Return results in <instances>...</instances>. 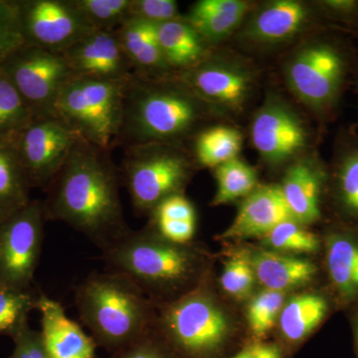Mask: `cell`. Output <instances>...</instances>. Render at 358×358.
<instances>
[{"label": "cell", "instance_id": "18", "mask_svg": "<svg viewBox=\"0 0 358 358\" xmlns=\"http://www.w3.org/2000/svg\"><path fill=\"white\" fill-rule=\"evenodd\" d=\"M294 220L280 185L258 186L245 197L224 239L266 236L279 224Z\"/></svg>", "mask_w": 358, "mask_h": 358}, {"label": "cell", "instance_id": "4", "mask_svg": "<svg viewBox=\"0 0 358 358\" xmlns=\"http://www.w3.org/2000/svg\"><path fill=\"white\" fill-rule=\"evenodd\" d=\"M105 270L133 280L155 305L189 294L201 272V257L189 244L166 241L150 228L129 232L102 253Z\"/></svg>", "mask_w": 358, "mask_h": 358}, {"label": "cell", "instance_id": "10", "mask_svg": "<svg viewBox=\"0 0 358 358\" xmlns=\"http://www.w3.org/2000/svg\"><path fill=\"white\" fill-rule=\"evenodd\" d=\"M43 201L29 203L0 222V287L31 289L44 240Z\"/></svg>", "mask_w": 358, "mask_h": 358}, {"label": "cell", "instance_id": "15", "mask_svg": "<svg viewBox=\"0 0 358 358\" xmlns=\"http://www.w3.org/2000/svg\"><path fill=\"white\" fill-rule=\"evenodd\" d=\"M319 15L324 14L317 4L273 0L254 6L240 27L239 36L247 44L261 48L280 46L310 29Z\"/></svg>", "mask_w": 358, "mask_h": 358}, {"label": "cell", "instance_id": "29", "mask_svg": "<svg viewBox=\"0 0 358 358\" xmlns=\"http://www.w3.org/2000/svg\"><path fill=\"white\" fill-rule=\"evenodd\" d=\"M217 190L211 204L214 206L245 199L258 187L256 169L239 157L214 169Z\"/></svg>", "mask_w": 358, "mask_h": 358}, {"label": "cell", "instance_id": "32", "mask_svg": "<svg viewBox=\"0 0 358 358\" xmlns=\"http://www.w3.org/2000/svg\"><path fill=\"white\" fill-rule=\"evenodd\" d=\"M336 181L339 204L358 221V141L348 143L338 155Z\"/></svg>", "mask_w": 358, "mask_h": 358}, {"label": "cell", "instance_id": "13", "mask_svg": "<svg viewBox=\"0 0 358 358\" xmlns=\"http://www.w3.org/2000/svg\"><path fill=\"white\" fill-rule=\"evenodd\" d=\"M250 136L261 159L271 166L300 159L310 143V134L301 115L278 96H268L257 110Z\"/></svg>", "mask_w": 358, "mask_h": 358}, {"label": "cell", "instance_id": "28", "mask_svg": "<svg viewBox=\"0 0 358 358\" xmlns=\"http://www.w3.org/2000/svg\"><path fill=\"white\" fill-rule=\"evenodd\" d=\"M329 305L324 296L307 294L294 296L284 305L280 313L282 336L296 343L307 338L326 317Z\"/></svg>", "mask_w": 358, "mask_h": 358}, {"label": "cell", "instance_id": "5", "mask_svg": "<svg viewBox=\"0 0 358 358\" xmlns=\"http://www.w3.org/2000/svg\"><path fill=\"white\" fill-rule=\"evenodd\" d=\"M122 150V183L134 210L141 215H150L164 199L182 194L199 166L183 143H141Z\"/></svg>", "mask_w": 358, "mask_h": 358}, {"label": "cell", "instance_id": "20", "mask_svg": "<svg viewBox=\"0 0 358 358\" xmlns=\"http://www.w3.org/2000/svg\"><path fill=\"white\" fill-rule=\"evenodd\" d=\"M115 34L133 65L134 75L148 79L174 75L160 46L157 25L129 18Z\"/></svg>", "mask_w": 358, "mask_h": 358}, {"label": "cell", "instance_id": "8", "mask_svg": "<svg viewBox=\"0 0 358 358\" xmlns=\"http://www.w3.org/2000/svg\"><path fill=\"white\" fill-rule=\"evenodd\" d=\"M350 61L333 39L306 42L289 56L284 73L287 86L313 112L327 115L338 105L348 77Z\"/></svg>", "mask_w": 358, "mask_h": 358}, {"label": "cell", "instance_id": "27", "mask_svg": "<svg viewBox=\"0 0 358 358\" xmlns=\"http://www.w3.org/2000/svg\"><path fill=\"white\" fill-rule=\"evenodd\" d=\"M192 154L197 166L215 169L238 157L243 143L239 129L228 126H208L192 138Z\"/></svg>", "mask_w": 358, "mask_h": 358}, {"label": "cell", "instance_id": "39", "mask_svg": "<svg viewBox=\"0 0 358 358\" xmlns=\"http://www.w3.org/2000/svg\"><path fill=\"white\" fill-rule=\"evenodd\" d=\"M112 358H178L155 327Z\"/></svg>", "mask_w": 358, "mask_h": 358}, {"label": "cell", "instance_id": "19", "mask_svg": "<svg viewBox=\"0 0 358 358\" xmlns=\"http://www.w3.org/2000/svg\"><path fill=\"white\" fill-rule=\"evenodd\" d=\"M303 157L289 164L280 185L294 220L301 225L320 220V199L327 179L319 160L310 155Z\"/></svg>", "mask_w": 358, "mask_h": 358}, {"label": "cell", "instance_id": "7", "mask_svg": "<svg viewBox=\"0 0 358 358\" xmlns=\"http://www.w3.org/2000/svg\"><path fill=\"white\" fill-rule=\"evenodd\" d=\"M157 310L155 329L178 358H212L229 334L222 310L200 289Z\"/></svg>", "mask_w": 358, "mask_h": 358}, {"label": "cell", "instance_id": "43", "mask_svg": "<svg viewBox=\"0 0 358 358\" xmlns=\"http://www.w3.org/2000/svg\"><path fill=\"white\" fill-rule=\"evenodd\" d=\"M234 358H251V348H246L243 352L238 353Z\"/></svg>", "mask_w": 358, "mask_h": 358}, {"label": "cell", "instance_id": "21", "mask_svg": "<svg viewBox=\"0 0 358 358\" xmlns=\"http://www.w3.org/2000/svg\"><path fill=\"white\" fill-rule=\"evenodd\" d=\"M253 8L244 0H199L183 17L214 47L238 31Z\"/></svg>", "mask_w": 358, "mask_h": 358}, {"label": "cell", "instance_id": "38", "mask_svg": "<svg viewBox=\"0 0 358 358\" xmlns=\"http://www.w3.org/2000/svg\"><path fill=\"white\" fill-rule=\"evenodd\" d=\"M182 16L174 0H131L129 18L159 26Z\"/></svg>", "mask_w": 358, "mask_h": 358}, {"label": "cell", "instance_id": "2", "mask_svg": "<svg viewBox=\"0 0 358 358\" xmlns=\"http://www.w3.org/2000/svg\"><path fill=\"white\" fill-rule=\"evenodd\" d=\"M216 115L176 74L159 79L133 74L124 86L122 127L115 148L185 145Z\"/></svg>", "mask_w": 358, "mask_h": 358}, {"label": "cell", "instance_id": "3", "mask_svg": "<svg viewBox=\"0 0 358 358\" xmlns=\"http://www.w3.org/2000/svg\"><path fill=\"white\" fill-rule=\"evenodd\" d=\"M80 320L112 357L155 326L157 305L127 275L91 273L75 291Z\"/></svg>", "mask_w": 358, "mask_h": 358}, {"label": "cell", "instance_id": "14", "mask_svg": "<svg viewBox=\"0 0 358 358\" xmlns=\"http://www.w3.org/2000/svg\"><path fill=\"white\" fill-rule=\"evenodd\" d=\"M26 45L57 53L94 31L72 0H17Z\"/></svg>", "mask_w": 358, "mask_h": 358}, {"label": "cell", "instance_id": "23", "mask_svg": "<svg viewBox=\"0 0 358 358\" xmlns=\"http://www.w3.org/2000/svg\"><path fill=\"white\" fill-rule=\"evenodd\" d=\"M249 262L257 280L266 289L282 293L307 285L317 273V267L310 261L271 251L257 252Z\"/></svg>", "mask_w": 358, "mask_h": 358}, {"label": "cell", "instance_id": "12", "mask_svg": "<svg viewBox=\"0 0 358 358\" xmlns=\"http://www.w3.org/2000/svg\"><path fill=\"white\" fill-rule=\"evenodd\" d=\"M176 75L218 115L242 112L255 90L253 68L215 51L201 64Z\"/></svg>", "mask_w": 358, "mask_h": 358}, {"label": "cell", "instance_id": "11", "mask_svg": "<svg viewBox=\"0 0 358 358\" xmlns=\"http://www.w3.org/2000/svg\"><path fill=\"white\" fill-rule=\"evenodd\" d=\"M80 138L56 115L34 117L14 138V147L31 188L46 190Z\"/></svg>", "mask_w": 358, "mask_h": 358}, {"label": "cell", "instance_id": "1", "mask_svg": "<svg viewBox=\"0 0 358 358\" xmlns=\"http://www.w3.org/2000/svg\"><path fill=\"white\" fill-rule=\"evenodd\" d=\"M110 152L80 138L42 200L46 221L66 224L102 253L131 231L122 210L121 173Z\"/></svg>", "mask_w": 358, "mask_h": 358}, {"label": "cell", "instance_id": "44", "mask_svg": "<svg viewBox=\"0 0 358 358\" xmlns=\"http://www.w3.org/2000/svg\"><path fill=\"white\" fill-rule=\"evenodd\" d=\"M355 343H357V355H358V317H357V322H355Z\"/></svg>", "mask_w": 358, "mask_h": 358}, {"label": "cell", "instance_id": "33", "mask_svg": "<svg viewBox=\"0 0 358 358\" xmlns=\"http://www.w3.org/2000/svg\"><path fill=\"white\" fill-rule=\"evenodd\" d=\"M95 30L115 31L129 18L131 0H72Z\"/></svg>", "mask_w": 358, "mask_h": 358}, {"label": "cell", "instance_id": "26", "mask_svg": "<svg viewBox=\"0 0 358 358\" xmlns=\"http://www.w3.org/2000/svg\"><path fill=\"white\" fill-rule=\"evenodd\" d=\"M30 189L13 140H0V222L29 203Z\"/></svg>", "mask_w": 358, "mask_h": 358}, {"label": "cell", "instance_id": "35", "mask_svg": "<svg viewBox=\"0 0 358 358\" xmlns=\"http://www.w3.org/2000/svg\"><path fill=\"white\" fill-rule=\"evenodd\" d=\"M284 293L270 289H265L254 298L247 313L250 329L254 336L262 338L273 329L284 307Z\"/></svg>", "mask_w": 358, "mask_h": 358}, {"label": "cell", "instance_id": "34", "mask_svg": "<svg viewBox=\"0 0 358 358\" xmlns=\"http://www.w3.org/2000/svg\"><path fill=\"white\" fill-rule=\"evenodd\" d=\"M266 242L272 248L292 253H315L320 247V240L301 224L294 220L285 221L266 235Z\"/></svg>", "mask_w": 358, "mask_h": 358}, {"label": "cell", "instance_id": "6", "mask_svg": "<svg viewBox=\"0 0 358 358\" xmlns=\"http://www.w3.org/2000/svg\"><path fill=\"white\" fill-rule=\"evenodd\" d=\"M129 78L119 81L74 78L61 91L54 115L82 140L112 152L122 127V98Z\"/></svg>", "mask_w": 358, "mask_h": 358}, {"label": "cell", "instance_id": "36", "mask_svg": "<svg viewBox=\"0 0 358 358\" xmlns=\"http://www.w3.org/2000/svg\"><path fill=\"white\" fill-rule=\"evenodd\" d=\"M24 44L17 0H0V66Z\"/></svg>", "mask_w": 358, "mask_h": 358}, {"label": "cell", "instance_id": "22", "mask_svg": "<svg viewBox=\"0 0 358 358\" xmlns=\"http://www.w3.org/2000/svg\"><path fill=\"white\" fill-rule=\"evenodd\" d=\"M160 46L174 74L201 64L214 52L213 47L181 16L157 26Z\"/></svg>", "mask_w": 358, "mask_h": 358}, {"label": "cell", "instance_id": "9", "mask_svg": "<svg viewBox=\"0 0 358 358\" xmlns=\"http://www.w3.org/2000/svg\"><path fill=\"white\" fill-rule=\"evenodd\" d=\"M0 74L17 90L35 117L54 115L61 91L75 78L62 53L26 44L2 63Z\"/></svg>", "mask_w": 358, "mask_h": 358}, {"label": "cell", "instance_id": "40", "mask_svg": "<svg viewBox=\"0 0 358 358\" xmlns=\"http://www.w3.org/2000/svg\"><path fill=\"white\" fill-rule=\"evenodd\" d=\"M13 341L14 350L9 358H51L45 348L40 331L31 329L29 324L23 327Z\"/></svg>", "mask_w": 358, "mask_h": 358}, {"label": "cell", "instance_id": "42", "mask_svg": "<svg viewBox=\"0 0 358 358\" xmlns=\"http://www.w3.org/2000/svg\"><path fill=\"white\" fill-rule=\"evenodd\" d=\"M251 358H282V355L277 346L257 345L251 348Z\"/></svg>", "mask_w": 358, "mask_h": 358}, {"label": "cell", "instance_id": "41", "mask_svg": "<svg viewBox=\"0 0 358 358\" xmlns=\"http://www.w3.org/2000/svg\"><path fill=\"white\" fill-rule=\"evenodd\" d=\"M317 6L329 20L346 23L358 22L357 0H324L317 2Z\"/></svg>", "mask_w": 358, "mask_h": 358}, {"label": "cell", "instance_id": "24", "mask_svg": "<svg viewBox=\"0 0 358 358\" xmlns=\"http://www.w3.org/2000/svg\"><path fill=\"white\" fill-rule=\"evenodd\" d=\"M327 267L343 301L358 300V238L346 233L331 234L327 239Z\"/></svg>", "mask_w": 358, "mask_h": 358}, {"label": "cell", "instance_id": "25", "mask_svg": "<svg viewBox=\"0 0 358 358\" xmlns=\"http://www.w3.org/2000/svg\"><path fill=\"white\" fill-rule=\"evenodd\" d=\"M148 227L171 243L189 244L196 229V212L185 195H173L152 211Z\"/></svg>", "mask_w": 358, "mask_h": 358}, {"label": "cell", "instance_id": "30", "mask_svg": "<svg viewBox=\"0 0 358 358\" xmlns=\"http://www.w3.org/2000/svg\"><path fill=\"white\" fill-rule=\"evenodd\" d=\"M39 293L0 287V336L14 338L27 326L32 310H37Z\"/></svg>", "mask_w": 358, "mask_h": 358}, {"label": "cell", "instance_id": "17", "mask_svg": "<svg viewBox=\"0 0 358 358\" xmlns=\"http://www.w3.org/2000/svg\"><path fill=\"white\" fill-rule=\"evenodd\" d=\"M37 310L41 315V334L51 358H95L98 345L79 324L68 317L59 301L39 293Z\"/></svg>", "mask_w": 358, "mask_h": 358}, {"label": "cell", "instance_id": "16", "mask_svg": "<svg viewBox=\"0 0 358 358\" xmlns=\"http://www.w3.org/2000/svg\"><path fill=\"white\" fill-rule=\"evenodd\" d=\"M62 54L75 78L119 81L134 74L115 31L94 30Z\"/></svg>", "mask_w": 358, "mask_h": 358}, {"label": "cell", "instance_id": "37", "mask_svg": "<svg viewBox=\"0 0 358 358\" xmlns=\"http://www.w3.org/2000/svg\"><path fill=\"white\" fill-rule=\"evenodd\" d=\"M255 278L249 260L237 257L226 263L221 275L220 284L224 291L230 296L244 298L252 291Z\"/></svg>", "mask_w": 358, "mask_h": 358}, {"label": "cell", "instance_id": "31", "mask_svg": "<svg viewBox=\"0 0 358 358\" xmlns=\"http://www.w3.org/2000/svg\"><path fill=\"white\" fill-rule=\"evenodd\" d=\"M34 117L17 90L0 74V140H14Z\"/></svg>", "mask_w": 358, "mask_h": 358}]
</instances>
